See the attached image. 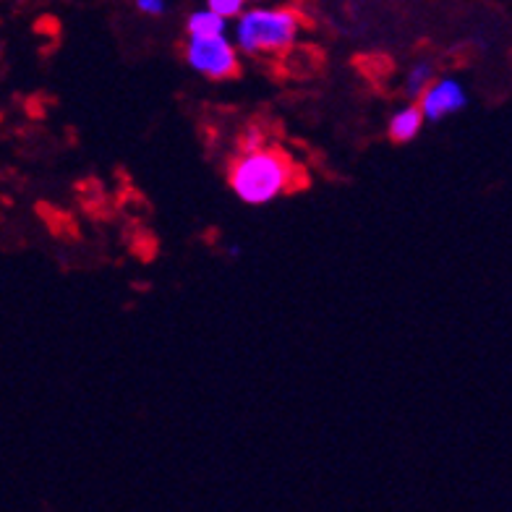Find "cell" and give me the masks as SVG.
Returning <instances> with one entry per match:
<instances>
[{"label":"cell","mask_w":512,"mask_h":512,"mask_svg":"<svg viewBox=\"0 0 512 512\" xmlns=\"http://www.w3.org/2000/svg\"><path fill=\"white\" fill-rule=\"evenodd\" d=\"M230 189L246 204H267L293 189V165L277 149L241 152L230 165Z\"/></svg>","instance_id":"6da1fadb"},{"label":"cell","mask_w":512,"mask_h":512,"mask_svg":"<svg viewBox=\"0 0 512 512\" xmlns=\"http://www.w3.org/2000/svg\"><path fill=\"white\" fill-rule=\"evenodd\" d=\"M238 16L236 37L243 53H283L296 42L301 19L293 8H249Z\"/></svg>","instance_id":"7a4b0ae2"},{"label":"cell","mask_w":512,"mask_h":512,"mask_svg":"<svg viewBox=\"0 0 512 512\" xmlns=\"http://www.w3.org/2000/svg\"><path fill=\"white\" fill-rule=\"evenodd\" d=\"M186 61L194 71L207 79H230L238 74V50L225 34H209V37H194L189 34L186 42Z\"/></svg>","instance_id":"3957f363"},{"label":"cell","mask_w":512,"mask_h":512,"mask_svg":"<svg viewBox=\"0 0 512 512\" xmlns=\"http://www.w3.org/2000/svg\"><path fill=\"white\" fill-rule=\"evenodd\" d=\"M465 102H468V97H465V89L460 87L458 81L439 79L432 81V84L421 92V97H418V108L424 113V121L437 123L442 121V118H447V115L463 110Z\"/></svg>","instance_id":"277c9868"},{"label":"cell","mask_w":512,"mask_h":512,"mask_svg":"<svg viewBox=\"0 0 512 512\" xmlns=\"http://www.w3.org/2000/svg\"><path fill=\"white\" fill-rule=\"evenodd\" d=\"M421 126H424V113H421L418 105L398 110V113L392 115V121H390V139L398 144L411 142V139H416L418 136Z\"/></svg>","instance_id":"5b68a950"},{"label":"cell","mask_w":512,"mask_h":512,"mask_svg":"<svg viewBox=\"0 0 512 512\" xmlns=\"http://www.w3.org/2000/svg\"><path fill=\"white\" fill-rule=\"evenodd\" d=\"M189 34L194 37H209V34H225L228 29V19L220 14H215L212 8H204V11H196L189 16V24H186Z\"/></svg>","instance_id":"8992f818"},{"label":"cell","mask_w":512,"mask_h":512,"mask_svg":"<svg viewBox=\"0 0 512 512\" xmlns=\"http://www.w3.org/2000/svg\"><path fill=\"white\" fill-rule=\"evenodd\" d=\"M432 81H434L432 63H416V66L411 68L408 79H405V92H408L411 97H421V92H424Z\"/></svg>","instance_id":"52a82bcc"},{"label":"cell","mask_w":512,"mask_h":512,"mask_svg":"<svg viewBox=\"0 0 512 512\" xmlns=\"http://www.w3.org/2000/svg\"><path fill=\"white\" fill-rule=\"evenodd\" d=\"M246 3H249V0H207V8H212L215 14L230 19V16L241 14Z\"/></svg>","instance_id":"ba28073f"},{"label":"cell","mask_w":512,"mask_h":512,"mask_svg":"<svg viewBox=\"0 0 512 512\" xmlns=\"http://www.w3.org/2000/svg\"><path fill=\"white\" fill-rule=\"evenodd\" d=\"M264 147V134L259 128H249L246 134L241 136V152H256V149Z\"/></svg>","instance_id":"9c48e42d"},{"label":"cell","mask_w":512,"mask_h":512,"mask_svg":"<svg viewBox=\"0 0 512 512\" xmlns=\"http://www.w3.org/2000/svg\"><path fill=\"white\" fill-rule=\"evenodd\" d=\"M134 3H136V8L142 11V14L162 16L165 11H168L170 0H134Z\"/></svg>","instance_id":"30bf717a"}]
</instances>
